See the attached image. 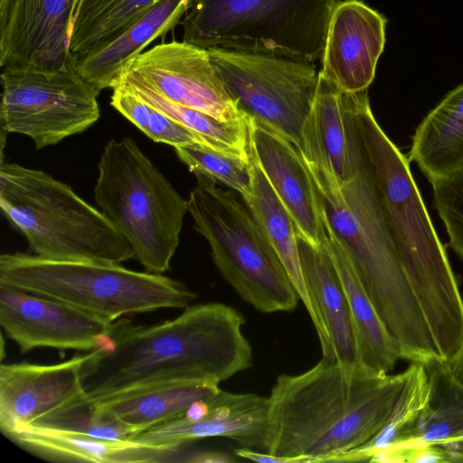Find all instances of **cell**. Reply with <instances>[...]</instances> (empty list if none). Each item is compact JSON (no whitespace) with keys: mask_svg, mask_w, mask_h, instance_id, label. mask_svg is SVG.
I'll list each match as a JSON object with an SVG mask.
<instances>
[{"mask_svg":"<svg viewBox=\"0 0 463 463\" xmlns=\"http://www.w3.org/2000/svg\"><path fill=\"white\" fill-rule=\"evenodd\" d=\"M404 378V371L383 374L324 358L304 373L278 376L264 451L298 463L332 462L378 433Z\"/></svg>","mask_w":463,"mask_h":463,"instance_id":"7a4b0ae2","label":"cell"},{"mask_svg":"<svg viewBox=\"0 0 463 463\" xmlns=\"http://www.w3.org/2000/svg\"><path fill=\"white\" fill-rule=\"evenodd\" d=\"M250 136L257 164L290 215L298 235L321 246L319 201L303 157L288 141L252 119Z\"/></svg>","mask_w":463,"mask_h":463,"instance_id":"d6986e66","label":"cell"},{"mask_svg":"<svg viewBox=\"0 0 463 463\" xmlns=\"http://www.w3.org/2000/svg\"><path fill=\"white\" fill-rule=\"evenodd\" d=\"M425 365L429 396L410 442L443 444L463 438V383L447 361L437 360Z\"/></svg>","mask_w":463,"mask_h":463,"instance_id":"f1b7e54d","label":"cell"},{"mask_svg":"<svg viewBox=\"0 0 463 463\" xmlns=\"http://www.w3.org/2000/svg\"><path fill=\"white\" fill-rule=\"evenodd\" d=\"M305 163L320 209L398 345L402 359L424 364L443 360L402 269L362 148L358 171L345 184L321 166Z\"/></svg>","mask_w":463,"mask_h":463,"instance_id":"277c9868","label":"cell"},{"mask_svg":"<svg viewBox=\"0 0 463 463\" xmlns=\"http://www.w3.org/2000/svg\"><path fill=\"white\" fill-rule=\"evenodd\" d=\"M269 397L221 390L209 399L207 413L198 420L180 417L129 436L126 440L178 451L197 439L223 437L243 448L265 450Z\"/></svg>","mask_w":463,"mask_h":463,"instance_id":"9a60e30c","label":"cell"},{"mask_svg":"<svg viewBox=\"0 0 463 463\" xmlns=\"http://www.w3.org/2000/svg\"><path fill=\"white\" fill-rule=\"evenodd\" d=\"M409 160L430 184L463 170V83L450 90L419 124Z\"/></svg>","mask_w":463,"mask_h":463,"instance_id":"d4e9b609","label":"cell"},{"mask_svg":"<svg viewBox=\"0 0 463 463\" xmlns=\"http://www.w3.org/2000/svg\"><path fill=\"white\" fill-rule=\"evenodd\" d=\"M439 445H442L449 451L451 463H463V438Z\"/></svg>","mask_w":463,"mask_h":463,"instance_id":"74e56055","label":"cell"},{"mask_svg":"<svg viewBox=\"0 0 463 463\" xmlns=\"http://www.w3.org/2000/svg\"><path fill=\"white\" fill-rule=\"evenodd\" d=\"M237 457L244 459L264 463H298L296 458L278 457L265 451L253 450L249 448H241L235 450Z\"/></svg>","mask_w":463,"mask_h":463,"instance_id":"d590c367","label":"cell"},{"mask_svg":"<svg viewBox=\"0 0 463 463\" xmlns=\"http://www.w3.org/2000/svg\"><path fill=\"white\" fill-rule=\"evenodd\" d=\"M220 391L219 383L211 381L163 382L115 395L94 405L98 412L118 420L136 434L184 416L194 402L209 399Z\"/></svg>","mask_w":463,"mask_h":463,"instance_id":"603a6c76","label":"cell"},{"mask_svg":"<svg viewBox=\"0 0 463 463\" xmlns=\"http://www.w3.org/2000/svg\"><path fill=\"white\" fill-rule=\"evenodd\" d=\"M301 270L312 306L322 358L362 364L347 296L328 253L298 235Z\"/></svg>","mask_w":463,"mask_h":463,"instance_id":"ac0fdd59","label":"cell"},{"mask_svg":"<svg viewBox=\"0 0 463 463\" xmlns=\"http://www.w3.org/2000/svg\"><path fill=\"white\" fill-rule=\"evenodd\" d=\"M94 198L146 271L169 270L188 202L131 137L111 139L105 146L98 164Z\"/></svg>","mask_w":463,"mask_h":463,"instance_id":"52a82bcc","label":"cell"},{"mask_svg":"<svg viewBox=\"0 0 463 463\" xmlns=\"http://www.w3.org/2000/svg\"><path fill=\"white\" fill-rule=\"evenodd\" d=\"M74 7L75 0H0L1 68L54 71L73 64Z\"/></svg>","mask_w":463,"mask_h":463,"instance_id":"5bb4252c","label":"cell"},{"mask_svg":"<svg viewBox=\"0 0 463 463\" xmlns=\"http://www.w3.org/2000/svg\"><path fill=\"white\" fill-rule=\"evenodd\" d=\"M433 203L449 236V244L463 260V170L431 184Z\"/></svg>","mask_w":463,"mask_h":463,"instance_id":"836d02e7","label":"cell"},{"mask_svg":"<svg viewBox=\"0 0 463 463\" xmlns=\"http://www.w3.org/2000/svg\"><path fill=\"white\" fill-rule=\"evenodd\" d=\"M387 19L360 0L339 1L327 27L320 72L345 92L366 90L385 45Z\"/></svg>","mask_w":463,"mask_h":463,"instance_id":"2e32d148","label":"cell"},{"mask_svg":"<svg viewBox=\"0 0 463 463\" xmlns=\"http://www.w3.org/2000/svg\"><path fill=\"white\" fill-rule=\"evenodd\" d=\"M0 206L39 257L115 263L134 259L130 244L100 210L43 171L2 163Z\"/></svg>","mask_w":463,"mask_h":463,"instance_id":"5b68a950","label":"cell"},{"mask_svg":"<svg viewBox=\"0 0 463 463\" xmlns=\"http://www.w3.org/2000/svg\"><path fill=\"white\" fill-rule=\"evenodd\" d=\"M320 206V205H319ZM322 244L328 253L345 290L356 330L362 364L387 374L401 357L398 345L389 333L364 291L339 239L327 223L321 209Z\"/></svg>","mask_w":463,"mask_h":463,"instance_id":"cb8c5ba5","label":"cell"},{"mask_svg":"<svg viewBox=\"0 0 463 463\" xmlns=\"http://www.w3.org/2000/svg\"><path fill=\"white\" fill-rule=\"evenodd\" d=\"M0 285L53 298L110 322L161 308H185L197 295L162 274L115 262L0 256Z\"/></svg>","mask_w":463,"mask_h":463,"instance_id":"8992f818","label":"cell"},{"mask_svg":"<svg viewBox=\"0 0 463 463\" xmlns=\"http://www.w3.org/2000/svg\"><path fill=\"white\" fill-rule=\"evenodd\" d=\"M395 404L383 428L369 441L332 462L372 461L382 451L411 441L427 403L430 380L424 364L411 363Z\"/></svg>","mask_w":463,"mask_h":463,"instance_id":"4316f807","label":"cell"},{"mask_svg":"<svg viewBox=\"0 0 463 463\" xmlns=\"http://www.w3.org/2000/svg\"><path fill=\"white\" fill-rule=\"evenodd\" d=\"M118 84L128 87L152 107L189 129L203 139L207 146L251 160V118L223 122L199 110L175 104L137 81L120 79Z\"/></svg>","mask_w":463,"mask_h":463,"instance_id":"83f0119b","label":"cell"},{"mask_svg":"<svg viewBox=\"0 0 463 463\" xmlns=\"http://www.w3.org/2000/svg\"><path fill=\"white\" fill-rule=\"evenodd\" d=\"M371 462L451 463V458L442 445L409 442L382 451Z\"/></svg>","mask_w":463,"mask_h":463,"instance_id":"e575fe53","label":"cell"},{"mask_svg":"<svg viewBox=\"0 0 463 463\" xmlns=\"http://www.w3.org/2000/svg\"><path fill=\"white\" fill-rule=\"evenodd\" d=\"M191 0H160L115 38L74 55L79 76L98 93L113 89L128 63L181 23Z\"/></svg>","mask_w":463,"mask_h":463,"instance_id":"44dd1931","label":"cell"},{"mask_svg":"<svg viewBox=\"0 0 463 463\" xmlns=\"http://www.w3.org/2000/svg\"><path fill=\"white\" fill-rule=\"evenodd\" d=\"M449 364L454 374L463 383V342Z\"/></svg>","mask_w":463,"mask_h":463,"instance_id":"f35d334b","label":"cell"},{"mask_svg":"<svg viewBox=\"0 0 463 463\" xmlns=\"http://www.w3.org/2000/svg\"><path fill=\"white\" fill-rule=\"evenodd\" d=\"M114 324L64 302L0 285V325L21 353L41 347L90 352L109 342Z\"/></svg>","mask_w":463,"mask_h":463,"instance_id":"4fadbf2b","label":"cell"},{"mask_svg":"<svg viewBox=\"0 0 463 463\" xmlns=\"http://www.w3.org/2000/svg\"><path fill=\"white\" fill-rule=\"evenodd\" d=\"M244 323L238 310L222 303L188 306L153 326L119 318L109 342L88 353L80 371L84 396L96 403L163 382L220 383L251 366Z\"/></svg>","mask_w":463,"mask_h":463,"instance_id":"6da1fadb","label":"cell"},{"mask_svg":"<svg viewBox=\"0 0 463 463\" xmlns=\"http://www.w3.org/2000/svg\"><path fill=\"white\" fill-rule=\"evenodd\" d=\"M188 212L213 260L241 299L261 313L289 312L299 298L284 266L234 192L197 175Z\"/></svg>","mask_w":463,"mask_h":463,"instance_id":"9c48e42d","label":"cell"},{"mask_svg":"<svg viewBox=\"0 0 463 463\" xmlns=\"http://www.w3.org/2000/svg\"><path fill=\"white\" fill-rule=\"evenodd\" d=\"M160 0H80L70 31L74 56L100 45L125 31Z\"/></svg>","mask_w":463,"mask_h":463,"instance_id":"f546056e","label":"cell"},{"mask_svg":"<svg viewBox=\"0 0 463 463\" xmlns=\"http://www.w3.org/2000/svg\"><path fill=\"white\" fill-rule=\"evenodd\" d=\"M2 130L29 137L36 149L60 143L95 124L99 93L74 63L54 71L3 70Z\"/></svg>","mask_w":463,"mask_h":463,"instance_id":"8fae6325","label":"cell"},{"mask_svg":"<svg viewBox=\"0 0 463 463\" xmlns=\"http://www.w3.org/2000/svg\"><path fill=\"white\" fill-rule=\"evenodd\" d=\"M352 113L402 269L442 359L449 362L463 342V298L445 247L414 181L410 160L378 124L367 90L353 93Z\"/></svg>","mask_w":463,"mask_h":463,"instance_id":"3957f363","label":"cell"},{"mask_svg":"<svg viewBox=\"0 0 463 463\" xmlns=\"http://www.w3.org/2000/svg\"><path fill=\"white\" fill-rule=\"evenodd\" d=\"M352 93L318 72V84L304 130L303 159L324 168L340 184L356 175L361 146L352 113Z\"/></svg>","mask_w":463,"mask_h":463,"instance_id":"ffe728a7","label":"cell"},{"mask_svg":"<svg viewBox=\"0 0 463 463\" xmlns=\"http://www.w3.org/2000/svg\"><path fill=\"white\" fill-rule=\"evenodd\" d=\"M120 79L137 81L175 104L223 122L249 118L228 93L208 49L184 41L144 51L128 63Z\"/></svg>","mask_w":463,"mask_h":463,"instance_id":"7c38bea8","label":"cell"},{"mask_svg":"<svg viewBox=\"0 0 463 463\" xmlns=\"http://www.w3.org/2000/svg\"><path fill=\"white\" fill-rule=\"evenodd\" d=\"M31 454L50 461L136 463L161 462L175 450L143 446L130 440H109L80 433L19 426L5 434Z\"/></svg>","mask_w":463,"mask_h":463,"instance_id":"7402d4cb","label":"cell"},{"mask_svg":"<svg viewBox=\"0 0 463 463\" xmlns=\"http://www.w3.org/2000/svg\"><path fill=\"white\" fill-rule=\"evenodd\" d=\"M253 194L242 202L258 222L265 238L284 266L310 317L312 306L301 270L298 233L288 211L277 196L255 159L252 147Z\"/></svg>","mask_w":463,"mask_h":463,"instance_id":"484cf974","label":"cell"},{"mask_svg":"<svg viewBox=\"0 0 463 463\" xmlns=\"http://www.w3.org/2000/svg\"><path fill=\"white\" fill-rule=\"evenodd\" d=\"M110 105L154 142L174 147L194 144L206 146L195 134L122 84L112 89Z\"/></svg>","mask_w":463,"mask_h":463,"instance_id":"4dcf8cb0","label":"cell"},{"mask_svg":"<svg viewBox=\"0 0 463 463\" xmlns=\"http://www.w3.org/2000/svg\"><path fill=\"white\" fill-rule=\"evenodd\" d=\"M178 158L196 176L221 183L241 195L242 200L253 194V162L194 144L174 147Z\"/></svg>","mask_w":463,"mask_h":463,"instance_id":"1f68e13d","label":"cell"},{"mask_svg":"<svg viewBox=\"0 0 463 463\" xmlns=\"http://www.w3.org/2000/svg\"><path fill=\"white\" fill-rule=\"evenodd\" d=\"M87 358L88 353L54 364H2V433L31 424L84 396L80 371Z\"/></svg>","mask_w":463,"mask_h":463,"instance_id":"e0dca14e","label":"cell"},{"mask_svg":"<svg viewBox=\"0 0 463 463\" xmlns=\"http://www.w3.org/2000/svg\"><path fill=\"white\" fill-rule=\"evenodd\" d=\"M28 425L109 440H126L134 434L131 429L118 420L98 412L94 403L89 402L85 396Z\"/></svg>","mask_w":463,"mask_h":463,"instance_id":"d6a6232c","label":"cell"},{"mask_svg":"<svg viewBox=\"0 0 463 463\" xmlns=\"http://www.w3.org/2000/svg\"><path fill=\"white\" fill-rule=\"evenodd\" d=\"M211 61L240 109L304 154V130L316 97L312 62L267 53L209 48Z\"/></svg>","mask_w":463,"mask_h":463,"instance_id":"30bf717a","label":"cell"},{"mask_svg":"<svg viewBox=\"0 0 463 463\" xmlns=\"http://www.w3.org/2000/svg\"><path fill=\"white\" fill-rule=\"evenodd\" d=\"M192 463H229L233 462L230 455L213 450H201L190 453L182 460Z\"/></svg>","mask_w":463,"mask_h":463,"instance_id":"8d00e7d4","label":"cell"},{"mask_svg":"<svg viewBox=\"0 0 463 463\" xmlns=\"http://www.w3.org/2000/svg\"><path fill=\"white\" fill-rule=\"evenodd\" d=\"M80 3V0H75V7H74L75 15H76L77 10L79 8ZM75 15H74V17H75Z\"/></svg>","mask_w":463,"mask_h":463,"instance_id":"ab89813d","label":"cell"},{"mask_svg":"<svg viewBox=\"0 0 463 463\" xmlns=\"http://www.w3.org/2000/svg\"><path fill=\"white\" fill-rule=\"evenodd\" d=\"M340 0H191L183 41L313 62Z\"/></svg>","mask_w":463,"mask_h":463,"instance_id":"ba28073f","label":"cell"}]
</instances>
